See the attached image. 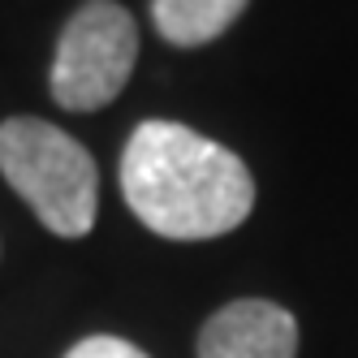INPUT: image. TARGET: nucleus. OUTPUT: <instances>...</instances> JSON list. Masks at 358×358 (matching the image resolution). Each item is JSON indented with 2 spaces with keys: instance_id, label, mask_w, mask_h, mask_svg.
I'll return each instance as SVG.
<instances>
[{
  "instance_id": "3",
  "label": "nucleus",
  "mask_w": 358,
  "mask_h": 358,
  "mask_svg": "<svg viewBox=\"0 0 358 358\" xmlns=\"http://www.w3.org/2000/svg\"><path fill=\"white\" fill-rule=\"evenodd\" d=\"M138 61V22L117 0H87L73 9L57 39L52 91L57 108L65 113H99L125 91Z\"/></svg>"
},
{
  "instance_id": "2",
  "label": "nucleus",
  "mask_w": 358,
  "mask_h": 358,
  "mask_svg": "<svg viewBox=\"0 0 358 358\" xmlns=\"http://www.w3.org/2000/svg\"><path fill=\"white\" fill-rule=\"evenodd\" d=\"M0 177L57 238H87L99 212V173L91 151L39 117L0 121Z\"/></svg>"
},
{
  "instance_id": "5",
  "label": "nucleus",
  "mask_w": 358,
  "mask_h": 358,
  "mask_svg": "<svg viewBox=\"0 0 358 358\" xmlns=\"http://www.w3.org/2000/svg\"><path fill=\"white\" fill-rule=\"evenodd\" d=\"M250 0H151V27L173 48L216 43Z\"/></svg>"
},
{
  "instance_id": "6",
  "label": "nucleus",
  "mask_w": 358,
  "mask_h": 358,
  "mask_svg": "<svg viewBox=\"0 0 358 358\" xmlns=\"http://www.w3.org/2000/svg\"><path fill=\"white\" fill-rule=\"evenodd\" d=\"M65 358H147L134 341L125 337H108V332H95V337H83Z\"/></svg>"
},
{
  "instance_id": "1",
  "label": "nucleus",
  "mask_w": 358,
  "mask_h": 358,
  "mask_svg": "<svg viewBox=\"0 0 358 358\" xmlns=\"http://www.w3.org/2000/svg\"><path fill=\"white\" fill-rule=\"evenodd\" d=\"M121 194L160 238H224L255 208V177L229 147L182 121H143L121 151Z\"/></svg>"
},
{
  "instance_id": "4",
  "label": "nucleus",
  "mask_w": 358,
  "mask_h": 358,
  "mask_svg": "<svg viewBox=\"0 0 358 358\" xmlns=\"http://www.w3.org/2000/svg\"><path fill=\"white\" fill-rule=\"evenodd\" d=\"M199 358H298V320L280 302L238 298L199 328Z\"/></svg>"
}]
</instances>
